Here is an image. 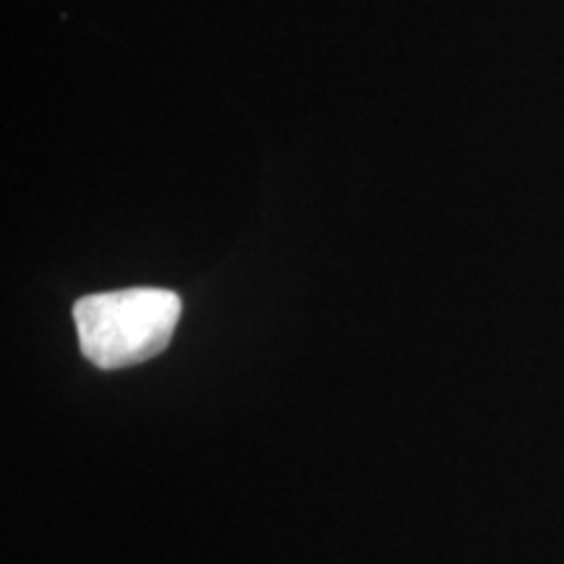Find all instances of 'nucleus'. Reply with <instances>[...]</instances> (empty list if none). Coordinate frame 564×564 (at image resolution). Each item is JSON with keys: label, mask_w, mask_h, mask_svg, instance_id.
<instances>
[{"label": "nucleus", "mask_w": 564, "mask_h": 564, "mask_svg": "<svg viewBox=\"0 0 564 564\" xmlns=\"http://www.w3.org/2000/svg\"><path fill=\"white\" fill-rule=\"evenodd\" d=\"M178 293L165 288L84 295L74 303V322L87 361L100 369H126L160 356L181 322Z\"/></svg>", "instance_id": "obj_1"}]
</instances>
